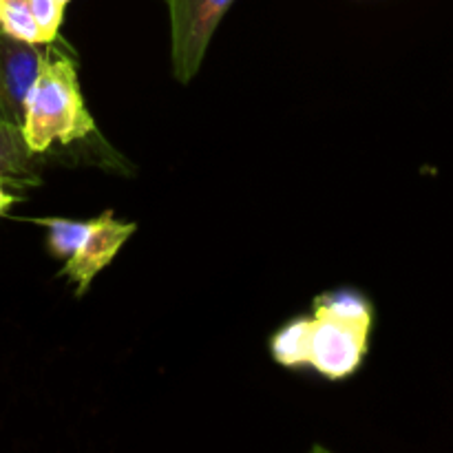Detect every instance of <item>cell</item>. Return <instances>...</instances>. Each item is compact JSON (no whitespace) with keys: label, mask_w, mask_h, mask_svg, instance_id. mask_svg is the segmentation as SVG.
<instances>
[{"label":"cell","mask_w":453,"mask_h":453,"mask_svg":"<svg viewBox=\"0 0 453 453\" xmlns=\"http://www.w3.org/2000/svg\"><path fill=\"white\" fill-rule=\"evenodd\" d=\"M42 44L25 42L0 29V119L22 128L27 100L44 65Z\"/></svg>","instance_id":"cell-4"},{"label":"cell","mask_w":453,"mask_h":453,"mask_svg":"<svg viewBox=\"0 0 453 453\" xmlns=\"http://www.w3.org/2000/svg\"><path fill=\"white\" fill-rule=\"evenodd\" d=\"M34 155L22 128L0 119V180L16 186L38 184Z\"/></svg>","instance_id":"cell-6"},{"label":"cell","mask_w":453,"mask_h":453,"mask_svg":"<svg viewBox=\"0 0 453 453\" xmlns=\"http://www.w3.org/2000/svg\"><path fill=\"white\" fill-rule=\"evenodd\" d=\"M4 184H7V181L0 180V215H4V212H7L9 208H12V203L16 202V197H13L12 193H7Z\"/></svg>","instance_id":"cell-11"},{"label":"cell","mask_w":453,"mask_h":453,"mask_svg":"<svg viewBox=\"0 0 453 453\" xmlns=\"http://www.w3.org/2000/svg\"><path fill=\"white\" fill-rule=\"evenodd\" d=\"M310 326L312 319H296L274 334L273 357L279 365L301 367L310 361Z\"/></svg>","instance_id":"cell-7"},{"label":"cell","mask_w":453,"mask_h":453,"mask_svg":"<svg viewBox=\"0 0 453 453\" xmlns=\"http://www.w3.org/2000/svg\"><path fill=\"white\" fill-rule=\"evenodd\" d=\"M0 29L25 42L47 44V38L31 12L29 0H0Z\"/></svg>","instance_id":"cell-8"},{"label":"cell","mask_w":453,"mask_h":453,"mask_svg":"<svg viewBox=\"0 0 453 453\" xmlns=\"http://www.w3.org/2000/svg\"><path fill=\"white\" fill-rule=\"evenodd\" d=\"M60 3H62V4H69V3H71V0H60Z\"/></svg>","instance_id":"cell-12"},{"label":"cell","mask_w":453,"mask_h":453,"mask_svg":"<svg viewBox=\"0 0 453 453\" xmlns=\"http://www.w3.org/2000/svg\"><path fill=\"white\" fill-rule=\"evenodd\" d=\"M29 7L34 12L35 22L42 29L47 44H51L58 38V29L62 25V16H65V7L60 0H29Z\"/></svg>","instance_id":"cell-10"},{"label":"cell","mask_w":453,"mask_h":453,"mask_svg":"<svg viewBox=\"0 0 453 453\" xmlns=\"http://www.w3.org/2000/svg\"><path fill=\"white\" fill-rule=\"evenodd\" d=\"M234 0H168L173 71L181 84L197 75L217 25Z\"/></svg>","instance_id":"cell-3"},{"label":"cell","mask_w":453,"mask_h":453,"mask_svg":"<svg viewBox=\"0 0 453 453\" xmlns=\"http://www.w3.org/2000/svg\"><path fill=\"white\" fill-rule=\"evenodd\" d=\"M96 128L80 93L75 65L69 58L47 56L27 100L22 133L34 153L51 144H71Z\"/></svg>","instance_id":"cell-1"},{"label":"cell","mask_w":453,"mask_h":453,"mask_svg":"<svg viewBox=\"0 0 453 453\" xmlns=\"http://www.w3.org/2000/svg\"><path fill=\"white\" fill-rule=\"evenodd\" d=\"M133 233H135V224L115 219L111 212L93 219L88 237L84 239L80 250L71 259H66L65 270H62L78 286V295H84L88 290L93 277L115 259L119 248L127 243Z\"/></svg>","instance_id":"cell-5"},{"label":"cell","mask_w":453,"mask_h":453,"mask_svg":"<svg viewBox=\"0 0 453 453\" xmlns=\"http://www.w3.org/2000/svg\"><path fill=\"white\" fill-rule=\"evenodd\" d=\"M40 226L49 230V248L60 259H71L84 239L88 237L93 228V221H71V219H38Z\"/></svg>","instance_id":"cell-9"},{"label":"cell","mask_w":453,"mask_h":453,"mask_svg":"<svg viewBox=\"0 0 453 453\" xmlns=\"http://www.w3.org/2000/svg\"><path fill=\"white\" fill-rule=\"evenodd\" d=\"M310 361L327 379H345L361 365L372 326V308L358 292H327L314 301Z\"/></svg>","instance_id":"cell-2"}]
</instances>
